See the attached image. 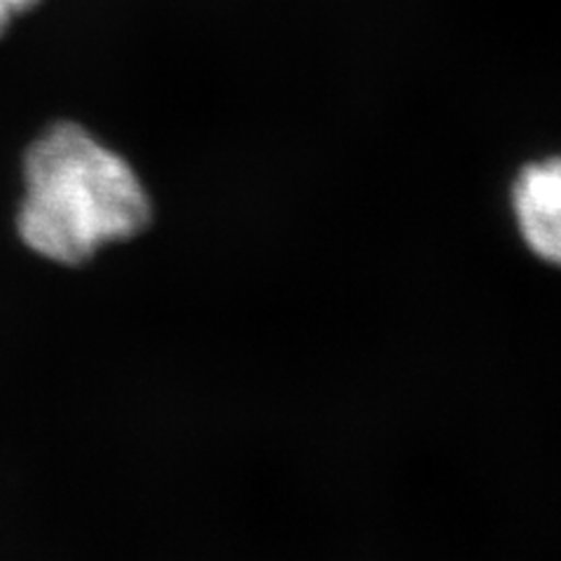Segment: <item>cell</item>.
Masks as SVG:
<instances>
[{"mask_svg": "<svg viewBox=\"0 0 561 561\" xmlns=\"http://www.w3.org/2000/svg\"><path fill=\"white\" fill-rule=\"evenodd\" d=\"M511 208L526 251L561 270V154L519 169L511 190Z\"/></svg>", "mask_w": 561, "mask_h": 561, "instance_id": "2", "label": "cell"}, {"mask_svg": "<svg viewBox=\"0 0 561 561\" xmlns=\"http://www.w3.org/2000/svg\"><path fill=\"white\" fill-rule=\"evenodd\" d=\"M20 237L38 255L80 265L148 227L152 206L136 171L78 125H57L28 148Z\"/></svg>", "mask_w": 561, "mask_h": 561, "instance_id": "1", "label": "cell"}, {"mask_svg": "<svg viewBox=\"0 0 561 561\" xmlns=\"http://www.w3.org/2000/svg\"><path fill=\"white\" fill-rule=\"evenodd\" d=\"M41 0H0V35H3L16 16L38 5Z\"/></svg>", "mask_w": 561, "mask_h": 561, "instance_id": "3", "label": "cell"}]
</instances>
